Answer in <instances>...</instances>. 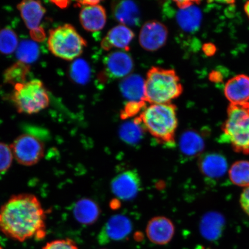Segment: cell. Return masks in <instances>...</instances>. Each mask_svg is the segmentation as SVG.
I'll use <instances>...</instances> for the list:
<instances>
[{
	"mask_svg": "<svg viewBox=\"0 0 249 249\" xmlns=\"http://www.w3.org/2000/svg\"><path fill=\"white\" fill-rule=\"evenodd\" d=\"M46 212L36 196L15 195L0 208V231L18 242L41 240L46 235Z\"/></svg>",
	"mask_w": 249,
	"mask_h": 249,
	"instance_id": "6da1fadb",
	"label": "cell"
},
{
	"mask_svg": "<svg viewBox=\"0 0 249 249\" xmlns=\"http://www.w3.org/2000/svg\"><path fill=\"white\" fill-rule=\"evenodd\" d=\"M161 144L172 145L178 126L177 107L169 104H152L135 118Z\"/></svg>",
	"mask_w": 249,
	"mask_h": 249,
	"instance_id": "7a4b0ae2",
	"label": "cell"
},
{
	"mask_svg": "<svg viewBox=\"0 0 249 249\" xmlns=\"http://www.w3.org/2000/svg\"><path fill=\"white\" fill-rule=\"evenodd\" d=\"M183 92L179 77L173 70L153 67L145 79L144 101L152 104H169Z\"/></svg>",
	"mask_w": 249,
	"mask_h": 249,
	"instance_id": "3957f363",
	"label": "cell"
},
{
	"mask_svg": "<svg viewBox=\"0 0 249 249\" xmlns=\"http://www.w3.org/2000/svg\"><path fill=\"white\" fill-rule=\"evenodd\" d=\"M222 131L223 138L235 152L249 155V102L230 104Z\"/></svg>",
	"mask_w": 249,
	"mask_h": 249,
	"instance_id": "277c9868",
	"label": "cell"
},
{
	"mask_svg": "<svg viewBox=\"0 0 249 249\" xmlns=\"http://www.w3.org/2000/svg\"><path fill=\"white\" fill-rule=\"evenodd\" d=\"M87 41L72 25L65 24L50 31L48 46L56 57L73 60L82 54Z\"/></svg>",
	"mask_w": 249,
	"mask_h": 249,
	"instance_id": "5b68a950",
	"label": "cell"
},
{
	"mask_svg": "<svg viewBox=\"0 0 249 249\" xmlns=\"http://www.w3.org/2000/svg\"><path fill=\"white\" fill-rule=\"evenodd\" d=\"M11 100L20 113L33 114L48 107L50 99L43 83L32 80L14 87Z\"/></svg>",
	"mask_w": 249,
	"mask_h": 249,
	"instance_id": "8992f818",
	"label": "cell"
},
{
	"mask_svg": "<svg viewBox=\"0 0 249 249\" xmlns=\"http://www.w3.org/2000/svg\"><path fill=\"white\" fill-rule=\"evenodd\" d=\"M10 145L15 160L24 166H34L45 156L44 143L31 134L18 136Z\"/></svg>",
	"mask_w": 249,
	"mask_h": 249,
	"instance_id": "52a82bcc",
	"label": "cell"
},
{
	"mask_svg": "<svg viewBox=\"0 0 249 249\" xmlns=\"http://www.w3.org/2000/svg\"><path fill=\"white\" fill-rule=\"evenodd\" d=\"M111 188L117 198L124 201L131 200L141 191V179L136 171H124L112 180Z\"/></svg>",
	"mask_w": 249,
	"mask_h": 249,
	"instance_id": "ba28073f",
	"label": "cell"
},
{
	"mask_svg": "<svg viewBox=\"0 0 249 249\" xmlns=\"http://www.w3.org/2000/svg\"><path fill=\"white\" fill-rule=\"evenodd\" d=\"M168 35L167 28L162 23L157 20L147 21L140 31V45L145 51H157L166 44Z\"/></svg>",
	"mask_w": 249,
	"mask_h": 249,
	"instance_id": "9c48e42d",
	"label": "cell"
},
{
	"mask_svg": "<svg viewBox=\"0 0 249 249\" xmlns=\"http://www.w3.org/2000/svg\"><path fill=\"white\" fill-rule=\"evenodd\" d=\"M132 231V223L128 217L123 214H116L110 218L99 235L101 244L112 241L124 240Z\"/></svg>",
	"mask_w": 249,
	"mask_h": 249,
	"instance_id": "30bf717a",
	"label": "cell"
},
{
	"mask_svg": "<svg viewBox=\"0 0 249 249\" xmlns=\"http://www.w3.org/2000/svg\"><path fill=\"white\" fill-rule=\"evenodd\" d=\"M105 66L109 76L121 79L130 75L134 68L132 57L126 52L110 53L105 60Z\"/></svg>",
	"mask_w": 249,
	"mask_h": 249,
	"instance_id": "8fae6325",
	"label": "cell"
},
{
	"mask_svg": "<svg viewBox=\"0 0 249 249\" xmlns=\"http://www.w3.org/2000/svg\"><path fill=\"white\" fill-rule=\"evenodd\" d=\"M175 232L174 224L168 218L158 216L152 218L148 223L146 233L148 239L155 244H168Z\"/></svg>",
	"mask_w": 249,
	"mask_h": 249,
	"instance_id": "7c38bea8",
	"label": "cell"
},
{
	"mask_svg": "<svg viewBox=\"0 0 249 249\" xmlns=\"http://www.w3.org/2000/svg\"><path fill=\"white\" fill-rule=\"evenodd\" d=\"M134 38L135 34L129 27L123 24L117 25L109 31L102 39L101 47L107 51L116 48L127 52Z\"/></svg>",
	"mask_w": 249,
	"mask_h": 249,
	"instance_id": "4fadbf2b",
	"label": "cell"
},
{
	"mask_svg": "<svg viewBox=\"0 0 249 249\" xmlns=\"http://www.w3.org/2000/svg\"><path fill=\"white\" fill-rule=\"evenodd\" d=\"M198 167L208 178L217 179L225 175L228 168L226 159L217 153H208L201 156Z\"/></svg>",
	"mask_w": 249,
	"mask_h": 249,
	"instance_id": "5bb4252c",
	"label": "cell"
},
{
	"mask_svg": "<svg viewBox=\"0 0 249 249\" xmlns=\"http://www.w3.org/2000/svg\"><path fill=\"white\" fill-rule=\"evenodd\" d=\"M81 24L87 31L96 32L105 26L107 14L105 9L100 4L83 7L80 12Z\"/></svg>",
	"mask_w": 249,
	"mask_h": 249,
	"instance_id": "9a60e30c",
	"label": "cell"
},
{
	"mask_svg": "<svg viewBox=\"0 0 249 249\" xmlns=\"http://www.w3.org/2000/svg\"><path fill=\"white\" fill-rule=\"evenodd\" d=\"M226 97L232 104H244L249 101V77L239 74L230 79L225 87Z\"/></svg>",
	"mask_w": 249,
	"mask_h": 249,
	"instance_id": "2e32d148",
	"label": "cell"
},
{
	"mask_svg": "<svg viewBox=\"0 0 249 249\" xmlns=\"http://www.w3.org/2000/svg\"><path fill=\"white\" fill-rule=\"evenodd\" d=\"M21 18L30 31L38 29L42 18L46 13V9L41 2L38 1H23L18 5Z\"/></svg>",
	"mask_w": 249,
	"mask_h": 249,
	"instance_id": "e0dca14e",
	"label": "cell"
},
{
	"mask_svg": "<svg viewBox=\"0 0 249 249\" xmlns=\"http://www.w3.org/2000/svg\"><path fill=\"white\" fill-rule=\"evenodd\" d=\"M120 91L129 101H144L145 80L139 74H130L121 81Z\"/></svg>",
	"mask_w": 249,
	"mask_h": 249,
	"instance_id": "ac0fdd59",
	"label": "cell"
},
{
	"mask_svg": "<svg viewBox=\"0 0 249 249\" xmlns=\"http://www.w3.org/2000/svg\"><path fill=\"white\" fill-rule=\"evenodd\" d=\"M114 18L121 24L127 27L135 26L140 20V12L135 2L122 1L114 3L113 5Z\"/></svg>",
	"mask_w": 249,
	"mask_h": 249,
	"instance_id": "d6986e66",
	"label": "cell"
},
{
	"mask_svg": "<svg viewBox=\"0 0 249 249\" xmlns=\"http://www.w3.org/2000/svg\"><path fill=\"white\" fill-rule=\"evenodd\" d=\"M225 225V218L222 214L211 212L202 217L200 224V232L208 240H216L222 234Z\"/></svg>",
	"mask_w": 249,
	"mask_h": 249,
	"instance_id": "ffe728a7",
	"label": "cell"
},
{
	"mask_svg": "<svg viewBox=\"0 0 249 249\" xmlns=\"http://www.w3.org/2000/svg\"><path fill=\"white\" fill-rule=\"evenodd\" d=\"M195 4L189 8L179 9L176 14L178 26L186 33H194L200 27L202 14L200 9Z\"/></svg>",
	"mask_w": 249,
	"mask_h": 249,
	"instance_id": "44dd1931",
	"label": "cell"
},
{
	"mask_svg": "<svg viewBox=\"0 0 249 249\" xmlns=\"http://www.w3.org/2000/svg\"><path fill=\"white\" fill-rule=\"evenodd\" d=\"M73 213L78 222L91 225L98 220L101 211L95 201L89 198H83L76 204Z\"/></svg>",
	"mask_w": 249,
	"mask_h": 249,
	"instance_id": "7402d4cb",
	"label": "cell"
},
{
	"mask_svg": "<svg viewBox=\"0 0 249 249\" xmlns=\"http://www.w3.org/2000/svg\"><path fill=\"white\" fill-rule=\"evenodd\" d=\"M205 142L203 138L194 130H188L180 137L179 148L180 152L186 157H197L203 151Z\"/></svg>",
	"mask_w": 249,
	"mask_h": 249,
	"instance_id": "603a6c76",
	"label": "cell"
},
{
	"mask_svg": "<svg viewBox=\"0 0 249 249\" xmlns=\"http://www.w3.org/2000/svg\"><path fill=\"white\" fill-rule=\"evenodd\" d=\"M145 130L141 124L134 120L123 124L120 127L119 134L124 142L134 145L141 141Z\"/></svg>",
	"mask_w": 249,
	"mask_h": 249,
	"instance_id": "cb8c5ba5",
	"label": "cell"
},
{
	"mask_svg": "<svg viewBox=\"0 0 249 249\" xmlns=\"http://www.w3.org/2000/svg\"><path fill=\"white\" fill-rule=\"evenodd\" d=\"M30 70L29 65L18 61L5 71L4 82L14 87L26 83Z\"/></svg>",
	"mask_w": 249,
	"mask_h": 249,
	"instance_id": "d4e9b609",
	"label": "cell"
},
{
	"mask_svg": "<svg viewBox=\"0 0 249 249\" xmlns=\"http://www.w3.org/2000/svg\"><path fill=\"white\" fill-rule=\"evenodd\" d=\"M229 176L233 184L248 188L249 186V161L239 160L233 163L229 171Z\"/></svg>",
	"mask_w": 249,
	"mask_h": 249,
	"instance_id": "484cf974",
	"label": "cell"
},
{
	"mask_svg": "<svg viewBox=\"0 0 249 249\" xmlns=\"http://www.w3.org/2000/svg\"><path fill=\"white\" fill-rule=\"evenodd\" d=\"M39 54L38 46L32 40H23L18 44L17 50V57L18 61L28 65L35 62Z\"/></svg>",
	"mask_w": 249,
	"mask_h": 249,
	"instance_id": "4316f807",
	"label": "cell"
},
{
	"mask_svg": "<svg viewBox=\"0 0 249 249\" xmlns=\"http://www.w3.org/2000/svg\"><path fill=\"white\" fill-rule=\"evenodd\" d=\"M70 74L74 82L83 85L89 82L91 76V69L85 60L77 59L71 65Z\"/></svg>",
	"mask_w": 249,
	"mask_h": 249,
	"instance_id": "83f0119b",
	"label": "cell"
},
{
	"mask_svg": "<svg viewBox=\"0 0 249 249\" xmlns=\"http://www.w3.org/2000/svg\"><path fill=\"white\" fill-rule=\"evenodd\" d=\"M18 46V38L14 31L5 28L0 31V53L10 54L17 51Z\"/></svg>",
	"mask_w": 249,
	"mask_h": 249,
	"instance_id": "f1b7e54d",
	"label": "cell"
},
{
	"mask_svg": "<svg viewBox=\"0 0 249 249\" xmlns=\"http://www.w3.org/2000/svg\"><path fill=\"white\" fill-rule=\"evenodd\" d=\"M14 159L11 145L0 142V174L5 173L10 169Z\"/></svg>",
	"mask_w": 249,
	"mask_h": 249,
	"instance_id": "f546056e",
	"label": "cell"
},
{
	"mask_svg": "<svg viewBox=\"0 0 249 249\" xmlns=\"http://www.w3.org/2000/svg\"><path fill=\"white\" fill-rule=\"evenodd\" d=\"M145 108L146 102L144 101H129L121 111L120 117L121 119L124 120L128 119L137 116L140 112L142 113Z\"/></svg>",
	"mask_w": 249,
	"mask_h": 249,
	"instance_id": "4dcf8cb0",
	"label": "cell"
},
{
	"mask_svg": "<svg viewBox=\"0 0 249 249\" xmlns=\"http://www.w3.org/2000/svg\"><path fill=\"white\" fill-rule=\"evenodd\" d=\"M42 249H79L76 243L69 238L56 239L47 243Z\"/></svg>",
	"mask_w": 249,
	"mask_h": 249,
	"instance_id": "1f68e13d",
	"label": "cell"
},
{
	"mask_svg": "<svg viewBox=\"0 0 249 249\" xmlns=\"http://www.w3.org/2000/svg\"><path fill=\"white\" fill-rule=\"evenodd\" d=\"M240 204L242 210L249 216V186L245 188L241 194Z\"/></svg>",
	"mask_w": 249,
	"mask_h": 249,
	"instance_id": "d6a6232c",
	"label": "cell"
},
{
	"mask_svg": "<svg viewBox=\"0 0 249 249\" xmlns=\"http://www.w3.org/2000/svg\"><path fill=\"white\" fill-rule=\"evenodd\" d=\"M30 32L31 37L36 41H42L46 38L45 31L42 27L39 28L38 29L30 31Z\"/></svg>",
	"mask_w": 249,
	"mask_h": 249,
	"instance_id": "836d02e7",
	"label": "cell"
},
{
	"mask_svg": "<svg viewBox=\"0 0 249 249\" xmlns=\"http://www.w3.org/2000/svg\"><path fill=\"white\" fill-rule=\"evenodd\" d=\"M203 52L207 56L213 55L216 53L217 49L215 45L211 43H205L203 46Z\"/></svg>",
	"mask_w": 249,
	"mask_h": 249,
	"instance_id": "e575fe53",
	"label": "cell"
},
{
	"mask_svg": "<svg viewBox=\"0 0 249 249\" xmlns=\"http://www.w3.org/2000/svg\"><path fill=\"white\" fill-rule=\"evenodd\" d=\"M177 7L179 9H185L191 7L192 5L195 4H198V1H174Z\"/></svg>",
	"mask_w": 249,
	"mask_h": 249,
	"instance_id": "d590c367",
	"label": "cell"
},
{
	"mask_svg": "<svg viewBox=\"0 0 249 249\" xmlns=\"http://www.w3.org/2000/svg\"><path fill=\"white\" fill-rule=\"evenodd\" d=\"M100 3L99 1H77L76 5L78 7H88V6L95 5L99 4Z\"/></svg>",
	"mask_w": 249,
	"mask_h": 249,
	"instance_id": "8d00e7d4",
	"label": "cell"
},
{
	"mask_svg": "<svg viewBox=\"0 0 249 249\" xmlns=\"http://www.w3.org/2000/svg\"><path fill=\"white\" fill-rule=\"evenodd\" d=\"M222 74L217 71H213V72L210 74V80L212 82H219L222 81Z\"/></svg>",
	"mask_w": 249,
	"mask_h": 249,
	"instance_id": "74e56055",
	"label": "cell"
},
{
	"mask_svg": "<svg viewBox=\"0 0 249 249\" xmlns=\"http://www.w3.org/2000/svg\"><path fill=\"white\" fill-rule=\"evenodd\" d=\"M54 4L60 8H65L69 5L70 1H53Z\"/></svg>",
	"mask_w": 249,
	"mask_h": 249,
	"instance_id": "f35d334b",
	"label": "cell"
},
{
	"mask_svg": "<svg viewBox=\"0 0 249 249\" xmlns=\"http://www.w3.org/2000/svg\"><path fill=\"white\" fill-rule=\"evenodd\" d=\"M244 9L246 14H247L249 18V1L246 2L244 6Z\"/></svg>",
	"mask_w": 249,
	"mask_h": 249,
	"instance_id": "ab89813d",
	"label": "cell"
},
{
	"mask_svg": "<svg viewBox=\"0 0 249 249\" xmlns=\"http://www.w3.org/2000/svg\"><path fill=\"white\" fill-rule=\"evenodd\" d=\"M0 249H2V248L1 247H0Z\"/></svg>",
	"mask_w": 249,
	"mask_h": 249,
	"instance_id": "60d3db41",
	"label": "cell"
}]
</instances>
